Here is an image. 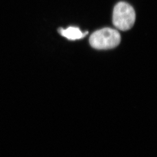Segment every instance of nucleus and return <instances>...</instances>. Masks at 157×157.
Wrapping results in <instances>:
<instances>
[{"label": "nucleus", "instance_id": "nucleus-1", "mask_svg": "<svg viewBox=\"0 0 157 157\" xmlns=\"http://www.w3.org/2000/svg\"><path fill=\"white\" fill-rule=\"evenodd\" d=\"M121 35L118 30L104 28L94 32L90 36V45L97 50H108L117 47L121 42Z\"/></svg>", "mask_w": 157, "mask_h": 157}, {"label": "nucleus", "instance_id": "nucleus-2", "mask_svg": "<svg viewBox=\"0 0 157 157\" xmlns=\"http://www.w3.org/2000/svg\"><path fill=\"white\" fill-rule=\"evenodd\" d=\"M136 21V13L133 8L125 2H120L115 6L112 22L115 28L127 31L132 28Z\"/></svg>", "mask_w": 157, "mask_h": 157}, {"label": "nucleus", "instance_id": "nucleus-3", "mask_svg": "<svg viewBox=\"0 0 157 157\" xmlns=\"http://www.w3.org/2000/svg\"><path fill=\"white\" fill-rule=\"evenodd\" d=\"M59 32L62 36L71 40L82 39L88 34L87 32L83 33L78 28L76 27H69L65 29H59Z\"/></svg>", "mask_w": 157, "mask_h": 157}]
</instances>
